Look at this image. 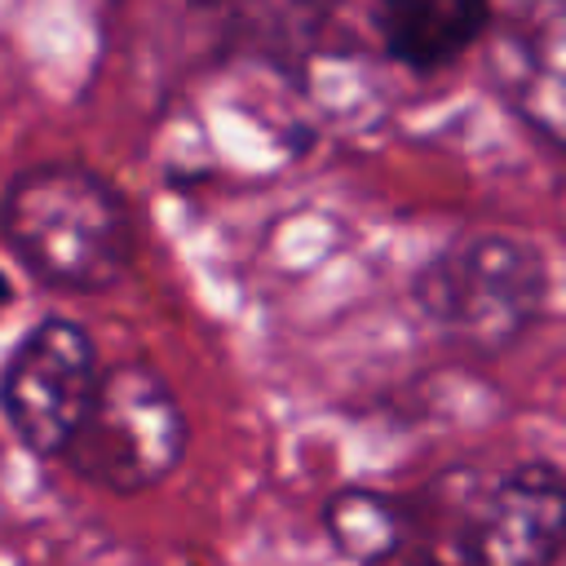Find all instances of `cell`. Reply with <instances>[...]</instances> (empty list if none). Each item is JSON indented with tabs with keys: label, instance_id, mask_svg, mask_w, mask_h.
I'll return each instance as SVG.
<instances>
[{
	"label": "cell",
	"instance_id": "9",
	"mask_svg": "<svg viewBox=\"0 0 566 566\" xmlns=\"http://www.w3.org/2000/svg\"><path fill=\"white\" fill-rule=\"evenodd\" d=\"M9 305H13V283H9V274L0 270V314H4Z\"/></svg>",
	"mask_w": 566,
	"mask_h": 566
},
{
	"label": "cell",
	"instance_id": "4",
	"mask_svg": "<svg viewBox=\"0 0 566 566\" xmlns=\"http://www.w3.org/2000/svg\"><path fill=\"white\" fill-rule=\"evenodd\" d=\"M97 345L62 314H49L22 332L0 367V416L31 455H66L93 389H97Z\"/></svg>",
	"mask_w": 566,
	"mask_h": 566
},
{
	"label": "cell",
	"instance_id": "8",
	"mask_svg": "<svg viewBox=\"0 0 566 566\" xmlns=\"http://www.w3.org/2000/svg\"><path fill=\"white\" fill-rule=\"evenodd\" d=\"M323 531L349 566H380L407 544V509L376 486H340L323 504Z\"/></svg>",
	"mask_w": 566,
	"mask_h": 566
},
{
	"label": "cell",
	"instance_id": "2",
	"mask_svg": "<svg viewBox=\"0 0 566 566\" xmlns=\"http://www.w3.org/2000/svg\"><path fill=\"white\" fill-rule=\"evenodd\" d=\"M424 323L460 349H513L548 305V265L535 243L504 230H469L438 248L411 279Z\"/></svg>",
	"mask_w": 566,
	"mask_h": 566
},
{
	"label": "cell",
	"instance_id": "5",
	"mask_svg": "<svg viewBox=\"0 0 566 566\" xmlns=\"http://www.w3.org/2000/svg\"><path fill=\"white\" fill-rule=\"evenodd\" d=\"M469 566H557L566 553V469L517 460L495 473L460 522Z\"/></svg>",
	"mask_w": 566,
	"mask_h": 566
},
{
	"label": "cell",
	"instance_id": "3",
	"mask_svg": "<svg viewBox=\"0 0 566 566\" xmlns=\"http://www.w3.org/2000/svg\"><path fill=\"white\" fill-rule=\"evenodd\" d=\"M186 442L190 424L172 385L150 363L133 358L97 376L93 402L62 460L75 478L111 495H142L177 473Z\"/></svg>",
	"mask_w": 566,
	"mask_h": 566
},
{
	"label": "cell",
	"instance_id": "1",
	"mask_svg": "<svg viewBox=\"0 0 566 566\" xmlns=\"http://www.w3.org/2000/svg\"><path fill=\"white\" fill-rule=\"evenodd\" d=\"M0 230L49 287L106 292L133 265L128 199L84 164H31L0 195Z\"/></svg>",
	"mask_w": 566,
	"mask_h": 566
},
{
	"label": "cell",
	"instance_id": "7",
	"mask_svg": "<svg viewBox=\"0 0 566 566\" xmlns=\"http://www.w3.org/2000/svg\"><path fill=\"white\" fill-rule=\"evenodd\" d=\"M491 22L495 9L478 0H394L371 9V27L385 57L416 75H433L460 62L486 40Z\"/></svg>",
	"mask_w": 566,
	"mask_h": 566
},
{
	"label": "cell",
	"instance_id": "6",
	"mask_svg": "<svg viewBox=\"0 0 566 566\" xmlns=\"http://www.w3.org/2000/svg\"><path fill=\"white\" fill-rule=\"evenodd\" d=\"M482 62L500 102L535 137L566 150V4L495 9Z\"/></svg>",
	"mask_w": 566,
	"mask_h": 566
}]
</instances>
